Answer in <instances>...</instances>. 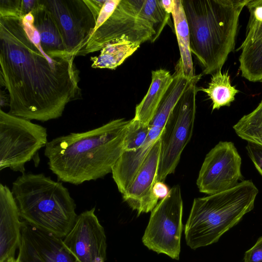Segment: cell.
Returning a JSON list of instances; mask_svg holds the SVG:
<instances>
[{"mask_svg":"<svg viewBox=\"0 0 262 262\" xmlns=\"http://www.w3.org/2000/svg\"><path fill=\"white\" fill-rule=\"evenodd\" d=\"M75 57L43 50L31 13L0 17V82L8 93L9 113L42 122L61 117L82 97Z\"/></svg>","mask_w":262,"mask_h":262,"instance_id":"1","label":"cell"},{"mask_svg":"<svg viewBox=\"0 0 262 262\" xmlns=\"http://www.w3.org/2000/svg\"><path fill=\"white\" fill-rule=\"evenodd\" d=\"M129 122L116 119L91 130L52 139L44 151L50 169L59 181L76 185L112 173L124 151Z\"/></svg>","mask_w":262,"mask_h":262,"instance_id":"2","label":"cell"},{"mask_svg":"<svg viewBox=\"0 0 262 262\" xmlns=\"http://www.w3.org/2000/svg\"><path fill=\"white\" fill-rule=\"evenodd\" d=\"M190 49L202 75L221 70L234 49L240 14L250 0H181Z\"/></svg>","mask_w":262,"mask_h":262,"instance_id":"3","label":"cell"},{"mask_svg":"<svg viewBox=\"0 0 262 262\" xmlns=\"http://www.w3.org/2000/svg\"><path fill=\"white\" fill-rule=\"evenodd\" d=\"M12 193L20 218L37 229L60 238L73 227L76 204L63 184L43 173H23L12 183Z\"/></svg>","mask_w":262,"mask_h":262,"instance_id":"4","label":"cell"},{"mask_svg":"<svg viewBox=\"0 0 262 262\" xmlns=\"http://www.w3.org/2000/svg\"><path fill=\"white\" fill-rule=\"evenodd\" d=\"M258 190L251 180L221 192L193 200L184 228L191 249L216 243L254 208Z\"/></svg>","mask_w":262,"mask_h":262,"instance_id":"5","label":"cell"},{"mask_svg":"<svg viewBox=\"0 0 262 262\" xmlns=\"http://www.w3.org/2000/svg\"><path fill=\"white\" fill-rule=\"evenodd\" d=\"M202 75V73L195 75L173 109L163 130L157 182H164L169 174L174 172L182 153L191 138L198 91L196 84Z\"/></svg>","mask_w":262,"mask_h":262,"instance_id":"6","label":"cell"},{"mask_svg":"<svg viewBox=\"0 0 262 262\" xmlns=\"http://www.w3.org/2000/svg\"><path fill=\"white\" fill-rule=\"evenodd\" d=\"M47 128L0 110V170L24 173L25 164L47 144Z\"/></svg>","mask_w":262,"mask_h":262,"instance_id":"7","label":"cell"},{"mask_svg":"<svg viewBox=\"0 0 262 262\" xmlns=\"http://www.w3.org/2000/svg\"><path fill=\"white\" fill-rule=\"evenodd\" d=\"M181 188L173 186L151 211L142 241L148 249L179 260L183 231Z\"/></svg>","mask_w":262,"mask_h":262,"instance_id":"8","label":"cell"},{"mask_svg":"<svg viewBox=\"0 0 262 262\" xmlns=\"http://www.w3.org/2000/svg\"><path fill=\"white\" fill-rule=\"evenodd\" d=\"M106 0H42L60 31L67 51L75 56L84 47Z\"/></svg>","mask_w":262,"mask_h":262,"instance_id":"9","label":"cell"},{"mask_svg":"<svg viewBox=\"0 0 262 262\" xmlns=\"http://www.w3.org/2000/svg\"><path fill=\"white\" fill-rule=\"evenodd\" d=\"M123 36L140 45L148 41L154 42L157 39L151 25L140 15L136 0H121L108 18L94 30L77 56L101 51Z\"/></svg>","mask_w":262,"mask_h":262,"instance_id":"10","label":"cell"},{"mask_svg":"<svg viewBox=\"0 0 262 262\" xmlns=\"http://www.w3.org/2000/svg\"><path fill=\"white\" fill-rule=\"evenodd\" d=\"M242 158L232 142L220 141L206 155L196 180L199 191L208 195L228 190L243 180Z\"/></svg>","mask_w":262,"mask_h":262,"instance_id":"11","label":"cell"},{"mask_svg":"<svg viewBox=\"0 0 262 262\" xmlns=\"http://www.w3.org/2000/svg\"><path fill=\"white\" fill-rule=\"evenodd\" d=\"M95 208L77 215L74 224L61 242L79 262H105L106 238L103 227L95 213Z\"/></svg>","mask_w":262,"mask_h":262,"instance_id":"12","label":"cell"},{"mask_svg":"<svg viewBox=\"0 0 262 262\" xmlns=\"http://www.w3.org/2000/svg\"><path fill=\"white\" fill-rule=\"evenodd\" d=\"M161 152L159 138L154 144L134 181L122 194L123 201L138 215L151 211L158 203L152 189L157 182Z\"/></svg>","mask_w":262,"mask_h":262,"instance_id":"13","label":"cell"},{"mask_svg":"<svg viewBox=\"0 0 262 262\" xmlns=\"http://www.w3.org/2000/svg\"><path fill=\"white\" fill-rule=\"evenodd\" d=\"M18 255L23 262H79L64 247L61 238L24 221Z\"/></svg>","mask_w":262,"mask_h":262,"instance_id":"14","label":"cell"},{"mask_svg":"<svg viewBox=\"0 0 262 262\" xmlns=\"http://www.w3.org/2000/svg\"><path fill=\"white\" fill-rule=\"evenodd\" d=\"M11 190L0 185V262L15 257L21 243L23 222Z\"/></svg>","mask_w":262,"mask_h":262,"instance_id":"15","label":"cell"},{"mask_svg":"<svg viewBox=\"0 0 262 262\" xmlns=\"http://www.w3.org/2000/svg\"><path fill=\"white\" fill-rule=\"evenodd\" d=\"M163 130L157 127L150 126L148 135L144 144L136 151H123L114 166L112 177L122 194L134 181L151 148L161 136Z\"/></svg>","mask_w":262,"mask_h":262,"instance_id":"16","label":"cell"},{"mask_svg":"<svg viewBox=\"0 0 262 262\" xmlns=\"http://www.w3.org/2000/svg\"><path fill=\"white\" fill-rule=\"evenodd\" d=\"M240 48L242 77L251 82L262 81V23L248 21L246 37Z\"/></svg>","mask_w":262,"mask_h":262,"instance_id":"17","label":"cell"},{"mask_svg":"<svg viewBox=\"0 0 262 262\" xmlns=\"http://www.w3.org/2000/svg\"><path fill=\"white\" fill-rule=\"evenodd\" d=\"M31 13L33 25L38 33L43 50L50 55L68 52L57 25L42 0H38V5Z\"/></svg>","mask_w":262,"mask_h":262,"instance_id":"18","label":"cell"},{"mask_svg":"<svg viewBox=\"0 0 262 262\" xmlns=\"http://www.w3.org/2000/svg\"><path fill=\"white\" fill-rule=\"evenodd\" d=\"M173 78V75L165 69L151 71L150 85L143 99L136 105L134 119L149 125Z\"/></svg>","mask_w":262,"mask_h":262,"instance_id":"19","label":"cell"},{"mask_svg":"<svg viewBox=\"0 0 262 262\" xmlns=\"http://www.w3.org/2000/svg\"><path fill=\"white\" fill-rule=\"evenodd\" d=\"M174 69V72L172 74L173 80L149 124L150 126L164 129L173 109L194 77L190 79L185 76L180 59Z\"/></svg>","mask_w":262,"mask_h":262,"instance_id":"20","label":"cell"},{"mask_svg":"<svg viewBox=\"0 0 262 262\" xmlns=\"http://www.w3.org/2000/svg\"><path fill=\"white\" fill-rule=\"evenodd\" d=\"M171 13L180 52L184 74L188 78L195 76L190 49V33L188 24L181 0H174Z\"/></svg>","mask_w":262,"mask_h":262,"instance_id":"21","label":"cell"},{"mask_svg":"<svg viewBox=\"0 0 262 262\" xmlns=\"http://www.w3.org/2000/svg\"><path fill=\"white\" fill-rule=\"evenodd\" d=\"M123 36L107 45L97 56L91 58L93 68L115 70L140 47Z\"/></svg>","mask_w":262,"mask_h":262,"instance_id":"22","label":"cell"},{"mask_svg":"<svg viewBox=\"0 0 262 262\" xmlns=\"http://www.w3.org/2000/svg\"><path fill=\"white\" fill-rule=\"evenodd\" d=\"M198 91L204 92L211 100L212 111L224 106H229L239 92L231 84L228 71L222 72L221 70L212 74L208 88H199Z\"/></svg>","mask_w":262,"mask_h":262,"instance_id":"23","label":"cell"},{"mask_svg":"<svg viewBox=\"0 0 262 262\" xmlns=\"http://www.w3.org/2000/svg\"><path fill=\"white\" fill-rule=\"evenodd\" d=\"M233 128L242 139L262 146V100L252 112L242 117Z\"/></svg>","mask_w":262,"mask_h":262,"instance_id":"24","label":"cell"},{"mask_svg":"<svg viewBox=\"0 0 262 262\" xmlns=\"http://www.w3.org/2000/svg\"><path fill=\"white\" fill-rule=\"evenodd\" d=\"M142 18L153 28L157 39L168 23L170 14L162 8L159 0H136Z\"/></svg>","mask_w":262,"mask_h":262,"instance_id":"25","label":"cell"},{"mask_svg":"<svg viewBox=\"0 0 262 262\" xmlns=\"http://www.w3.org/2000/svg\"><path fill=\"white\" fill-rule=\"evenodd\" d=\"M150 126L133 118L128 124L124 142V151H136L145 143Z\"/></svg>","mask_w":262,"mask_h":262,"instance_id":"26","label":"cell"},{"mask_svg":"<svg viewBox=\"0 0 262 262\" xmlns=\"http://www.w3.org/2000/svg\"><path fill=\"white\" fill-rule=\"evenodd\" d=\"M21 0H0V17H21Z\"/></svg>","mask_w":262,"mask_h":262,"instance_id":"27","label":"cell"},{"mask_svg":"<svg viewBox=\"0 0 262 262\" xmlns=\"http://www.w3.org/2000/svg\"><path fill=\"white\" fill-rule=\"evenodd\" d=\"M246 149L249 158L262 176V146L248 142Z\"/></svg>","mask_w":262,"mask_h":262,"instance_id":"28","label":"cell"},{"mask_svg":"<svg viewBox=\"0 0 262 262\" xmlns=\"http://www.w3.org/2000/svg\"><path fill=\"white\" fill-rule=\"evenodd\" d=\"M244 262H262V236L255 244L245 252Z\"/></svg>","mask_w":262,"mask_h":262,"instance_id":"29","label":"cell"},{"mask_svg":"<svg viewBox=\"0 0 262 262\" xmlns=\"http://www.w3.org/2000/svg\"><path fill=\"white\" fill-rule=\"evenodd\" d=\"M246 6L250 12L249 21L262 23V0H250Z\"/></svg>","mask_w":262,"mask_h":262,"instance_id":"30","label":"cell"},{"mask_svg":"<svg viewBox=\"0 0 262 262\" xmlns=\"http://www.w3.org/2000/svg\"><path fill=\"white\" fill-rule=\"evenodd\" d=\"M170 191L169 188L163 182H156L153 187L154 195L157 199L161 200L166 197Z\"/></svg>","mask_w":262,"mask_h":262,"instance_id":"31","label":"cell"},{"mask_svg":"<svg viewBox=\"0 0 262 262\" xmlns=\"http://www.w3.org/2000/svg\"><path fill=\"white\" fill-rule=\"evenodd\" d=\"M38 3V0H21V17L31 13L36 8Z\"/></svg>","mask_w":262,"mask_h":262,"instance_id":"32","label":"cell"},{"mask_svg":"<svg viewBox=\"0 0 262 262\" xmlns=\"http://www.w3.org/2000/svg\"><path fill=\"white\" fill-rule=\"evenodd\" d=\"M174 0H159V3L166 13L171 14L174 5Z\"/></svg>","mask_w":262,"mask_h":262,"instance_id":"33","label":"cell"},{"mask_svg":"<svg viewBox=\"0 0 262 262\" xmlns=\"http://www.w3.org/2000/svg\"><path fill=\"white\" fill-rule=\"evenodd\" d=\"M3 262H23V261L18 255L16 258L15 257H11L5 259Z\"/></svg>","mask_w":262,"mask_h":262,"instance_id":"34","label":"cell"}]
</instances>
